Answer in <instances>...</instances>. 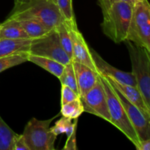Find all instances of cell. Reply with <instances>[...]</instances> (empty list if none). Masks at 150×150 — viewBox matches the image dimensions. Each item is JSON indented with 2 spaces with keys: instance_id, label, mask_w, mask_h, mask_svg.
<instances>
[{
  "instance_id": "1",
  "label": "cell",
  "mask_w": 150,
  "mask_h": 150,
  "mask_svg": "<svg viewBox=\"0 0 150 150\" xmlns=\"http://www.w3.org/2000/svg\"><path fill=\"white\" fill-rule=\"evenodd\" d=\"M103 32L115 43L127 40L133 4L122 0H99Z\"/></svg>"
},
{
  "instance_id": "2",
  "label": "cell",
  "mask_w": 150,
  "mask_h": 150,
  "mask_svg": "<svg viewBox=\"0 0 150 150\" xmlns=\"http://www.w3.org/2000/svg\"><path fill=\"white\" fill-rule=\"evenodd\" d=\"M11 13L33 18L49 31L56 29L64 21L54 0H29L14 6Z\"/></svg>"
},
{
  "instance_id": "3",
  "label": "cell",
  "mask_w": 150,
  "mask_h": 150,
  "mask_svg": "<svg viewBox=\"0 0 150 150\" xmlns=\"http://www.w3.org/2000/svg\"><path fill=\"white\" fill-rule=\"evenodd\" d=\"M99 76L106 95L108 111L111 116L110 123L114 125L122 133H124L137 149L140 144V140L133 125L129 120L124 106L120 101L114 88L110 84L106 78L100 74H99Z\"/></svg>"
},
{
  "instance_id": "4",
  "label": "cell",
  "mask_w": 150,
  "mask_h": 150,
  "mask_svg": "<svg viewBox=\"0 0 150 150\" xmlns=\"http://www.w3.org/2000/svg\"><path fill=\"white\" fill-rule=\"evenodd\" d=\"M150 50V3L140 0L133 4L127 40Z\"/></svg>"
},
{
  "instance_id": "5",
  "label": "cell",
  "mask_w": 150,
  "mask_h": 150,
  "mask_svg": "<svg viewBox=\"0 0 150 150\" xmlns=\"http://www.w3.org/2000/svg\"><path fill=\"white\" fill-rule=\"evenodd\" d=\"M125 41L137 88L150 108V59L147 51L131 41Z\"/></svg>"
},
{
  "instance_id": "6",
  "label": "cell",
  "mask_w": 150,
  "mask_h": 150,
  "mask_svg": "<svg viewBox=\"0 0 150 150\" xmlns=\"http://www.w3.org/2000/svg\"><path fill=\"white\" fill-rule=\"evenodd\" d=\"M55 119L29 120L22 133L29 150H54L56 136L51 130V123Z\"/></svg>"
},
{
  "instance_id": "7",
  "label": "cell",
  "mask_w": 150,
  "mask_h": 150,
  "mask_svg": "<svg viewBox=\"0 0 150 150\" xmlns=\"http://www.w3.org/2000/svg\"><path fill=\"white\" fill-rule=\"evenodd\" d=\"M29 54L51 59L64 65L72 61L63 49L56 29L49 31L43 36L32 39Z\"/></svg>"
},
{
  "instance_id": "8",
  "label": "cell",
  "mask_w": 150,
  "mask_h": 150,
  "mask_svg": "<svg viewBox=\"0 0 150 150\" xmlns=\"http://www.w3.org/2000/svg\"><path fill=\"white\" fill-rule=\"evenodd\" d=\"M80 99L85 112L92 114L111 122V116L108 111L106 95L99 75L93 87L84 97Z\"/></svg>"
},
{
  "instance_id": "9",
  "label": "cell",
  "mask_w": 150,
  "mask_h": 150,
  "mask_svg": "<svg viewBox=\"0 0 150 150\" xmlns=\"http://www.w3.org/2000/svg\"><path fill=\"white\" fill-rule=\"evenodd\" d=\"M119 100L124 106L130 122L133 125L139 140L143 141L150 138V119L147 118L137 107L129 102L125 97L117 89L112 86Z\"/></svg>"
},
{
  "instance_id": "10",
  "label": "cell",
  "mask_w": 150,
  "mask_h": 150,
  "mask_svg": "<svg viewBox=\"0 0 150 150\" xmlns=\"http://www.w3.org/2000/svg\"><path fill=\"white\" fill-rule=\"evenodd\" d=\"M64 23H65L71 37L72 48H73L72 61L85 64L92 69L94 71L98 73L93 59L92 57L90 48L88 46L82 34L79 32L78 26H69L64 21Z\"/></svg>"
},
{
  "instance_id": "11",
  "label": "cell",
  "mask_w": 150,
  "mask_h": 150,
  "mask_svg": "<svg viewBox=\"0 0 150 150\" xmlns=\"http://www.w3.org/2000/svg\"><path fill=\"white\" fill-rule=\"evenodd\" d=\"M90 52L95 67H96L98 73L99 74L111 78V79L117 81L119 83L137 87L136 77L132 72L127 73V72L115 68L111 64H108V62H106L93 48H90Z\"/></svg>"
},
{
  "instance_id": "12",
  "label": "cell",
  "mask_w": 150,
  "mask_h": 150,
  "mask_svg": "<svg viewBox=\"0 0 150 150\" xmlns=\"http://www.w3.org/2000/svg\"><path fill=\"white\" fill-rule=\"evenodd\" d=\"M105 77L106 78V79L111 86L118 89L125 97V98L129 102H130L133 105L137 107L147 118L150 119V108L147 105V104L146 103L142 94L136 86L123 84V83H119L117 81L114 80L111 78L106 77V76H105Z\"/></svg>"
},
{
  "instance_id": "13",
  "label": "cell",
  "mask_w": 150,
  "mask_h": 150,
  "mask_svg": "<svg viewBox=\"0 0 150 150\" xmlns=\"http://www.w3.org/2000/svg\"><path fill=\"white\" fill-rule=\"evenodd\" d=\"M76 74V82L80 98H83L94 86L98 79L99 73L90 67L81 63L73 62Z\"/></svg>"
},
{
  "instance_id": "14",
  "label": "cell",
  "mask_w": 150,
  "mask_h": 150,
  "mask_svg": "<svg viewBox=\"0 0 150 150\" xmlns=\"http://www.w3.org/2000/svg\"><path fill=\"white\" fill-rule=\"evenodd\" d=\"M9 17L15 18L18 21L30 39L42 37L49 32V30H48L40 22L29 16L10 13Z\"/></svg>"
},
{
  "instance_id": "15",
  "label": "cell",
  "mask_w": 150,
  "mask_h": 150,
  "mask_svg": "<svg viewBox=\"0 0 150 150\" xmlns=\"http://www.w3.org/2000/svg\"><path fill=\"white\" fill-rule=\"evenodd\" d=\"M0 39H30L17 20L11 17L0 23Z\"/></svg>"
},
{
  "instance_id": "16",
  "label": "cell",
  "mask_w": 150,
  "mask_h": 150,
  "mask_svg": "<svg viewBox=\"0 0 150 150\" xmlns=\"http://www.w3.org/2000/svg\"><path fill=\"white\" fill-rule=\"evenodd\" d=\"M32 39H0V57L18 52L29 53Z\"/></svg>"
},
{
  "instance_id": "17",
  "label": "cell",
  "mask_w": 150,
  "mask_h": 150,
  "mask_svg": "<svg viewBox=\"0 0 150 150\" xmlns=\"http://www.w3.org/2000/svg\"><path fill=\"white\" fill-rule=\"evenodd\" d=\"M28 61L42 67V69L47 70L58 79L61 76L64 67V64L54 59L46 58V57H39V56L32 55L29 54L28 56Z\"/></svg>"
},
{
  "instance_id": "18",
  "label": "cell",
  "mask_w": 150,
  "mask_h": 150,
  "mask_svg": "<svg viewBox=\"0 0 150 150\" xmlns=\"http://www.w3.org/2000/svg\"><path fill=\"white\" fill-rule=\"evenodd\" d=\"M18 134L15 133L0 116V150H14V144Z\"/></svg>"
},
{
  "instance_id": "19",
  "label": "cell",
  "mask_w": 150,
  "mask_h": 150,
  "mask_svg": "<svg viewBox=\"0 0 150 150\" xmlns=\"http://www.w3.org/2000/svg\"><path fill=\"white\" fill-rule=\"evenodd\" d=\"M72 120V119L62 116L60 120L56 122L54 127H51V130L57 136L62 133H65L67 138L70 137L75 131H76L78 118L75 120V122H73Z\"/></svg>"
},
{
  "instance_id": "20",
  "label": "cell",
  "mask_w": 150,
  "mask_h": 150,
  "mask_svg": "<svg viewBox=\"0 0 150 150\" xmlns=\"http://www.w3.org/2000/svg\"><path fill=\"white\" fill-rule=\"evenodd\" d=\"M28 56L29 53L23 51V52L15 53L6 57H0V73L10 67H15L27 62Z\"/></svg>"
},
{
  "instance_id": "21",
  "label": "cell",
  "mask_w": 150,
  "mask_h": 150,
  "mask_svg": "<svg viewBox=\"0 0 150 150\" xmlns=\"http://www.w3.org/2000/svg\"><path fill=\"white\" fill-rule=\"evenodd\" d=\"M54 1L57 4L64 18V21L69 26H77L76 18L73 13L72 0H54Z\"/></svg>"
},
{
  "instance_id": "22",
  "label": "cell",
  "mask_w": 150,
  "mask_h": 150,
  "mask_svg": "<svg viewBox=\"0 0 150 150\" xmlns=\"http://www.w3.org/2000/svg\"><path fill=\"white\" fill-rule=\"evenodd\" d=\"M59 79L62 85H66V86H69L79 95L73 61L64 65V70H63Z\"/></svg>"
},
{
  "instance_id": "23",
  "label": "cell",
  "mask_w": 150,
  "mask_h": 150,
  "mask_svg": "<svg viewBox=\"0 0 150 150\" xmlns=\"http://www.w3.org/2000/svg\"><path fill=\"white\" fill-rule=\"evenodd\" d=\"M83 112H84V110L80 98L61 105L60 114L63 117H68L72 120L79 118Z\"/></svg>"
},
{
  "instance_id": "24",
  "label": "cell",
  "mask_w": 150,
  "mask_h": 150,
  "mask_svg": "<svg viewBox=\"0 0 150 150\" xmlns=\"http://www.w3.org/2000/svg\"><path fill=\"white\" fill-rule=\"evenodd\" d=\"M57 32L59 36L60 42L62 46L63 49L66 52V54L68 55L70 59L72 60L73 57V48H72V40L71 37H70V32L66 26L65 23H64V21L61 23L59 24V26L56 28Z\"/></svg>"
},
{
  "instance_id": "25",
  "label": "cell",
  "mask_w": 150,
  "mask_h": 150,
  "mask_svg": "<svg viewBox=\"0 0 150 150\" xmlns=\"http://www.w3.org/2000/svg\"><path fill=\"white\" fill-rule=\"evenodd\" d=\"M61 92V105L80 98L79 94L66 85H62Z\"/></svg>"
},
{
  "instance_id": "26",
  "label": "cell",
  "mask_w": 150,
  "mask_h": 150,
  "mask_svg": "<svg viewBox=\"0 0 150 150\" xmlns=\"http://www.w3.org/2000/svg\"><path fill=\"white\" fill-rule=\"evenodd\" d=\"M14 150H29L23 135H18L14 144Z\"/></svg>"
},
{
  "instance_id": "27",
  "label": "cell",
  "mask_w": 150,
  "mask_h": 150,
  "mask_svg": "<svg viewBox=\"0 0 150 150\" xmlns=\"http://www.w3.org/2000/svg\"><path fill=\"white\" fill-rule=\"evenodd\" d=\"M76 131H75L70 137L67 138L65 146H64L63 149L64 150H76Z\"/></svg>"
},
{
  "instance_id": "28",
  "label": "cell",
  "mask_w": 150,
  "mask_h": 150,
  "mask_svg": "<svg viewBox=\"0 0 150 150\" xmlns=\"http://www.w3.org/2000/svg\"><path fill=\"white\" fill-rule=\"evenodd\" d=\"M136 149L138 150H150V138L141 141L139 147Z\"/></svg>"
},
{
  "instance_id": "29",
  "label": "cell",
  "mask_w": 150,
  "mask_h": 150,
  "mask_svg": "<svg viewBox=\"0 0 150 150\" xmlns=\"http://www.w3.org/2000/svg\"><path fill=\"white\" fill-rule=\"evenodd\" d=\"M27 1H29V0H15V6L23 4V3L26 2Z\"/></svg>"
},
{
  "instance_id": "30",
  "label": "cell",
  "mask_w": 150,
  "mask_h": 150,
  "mask_svg": "<svg viewBox=\"0 0 150 150\" xmlns=\"http://www.w3.org/2000/svg\"><path fill=\"white\" fill-rule=\"evenodd\" d=\"M130 1H132V3H133V4H134V3L137 2V1H140V0H130Z\"/></svg>"
},
{
  "instance_id": "31",
  "label": "cell",
  "mask_w": 150,
  "mask_h": 150,
  "mask_svg": "<svg viewBox=\"0 0 150 150\" xmlns=\"http://www.w3.org/2000/svg\"><path fill=\"white\" fill-rule=\"evenodd\" d=\"M146 51H147V50H146ZM147 54H148V56H149V58L150 59V50L149 51H147Z\"/></svg>"
}]
</instances>
